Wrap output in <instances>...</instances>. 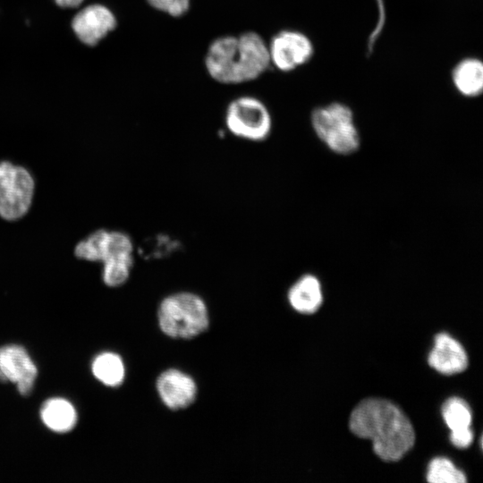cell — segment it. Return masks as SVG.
<instances>
[{"label": "cell", "instance_id": "obj_1", "mask_svg": "<svg viewBox=\"0 0 483 483\" xmlns=\"http://www.w3.org/2000/svg\"><path fill=\"white\" fill-rule=\"evenodd\" d=\"M349 427L355 436L370 439L376 454L386 462L402 459L415 442V432L407 416L384 399L361 401L350 416Z\"/></svg>", "mask_w": 483, "mask_h": 483}, {"label": "cell", "instance_id": "obj_2", "mask_svg": "<svg viewBox=\"0 0 483 483\" xmlns=\"http://www.w3.org/2000/svg\"><path fill=\"white\" fill-rule=\"evenodd\" d=\"M204 64L208 75L223 84L252 81L271 66L267 43L255 31L215 38L207 49Z\"/></svg>", "mask_w": 483, "mask_h": 483}, {"label": "cell", "instance_id": "obj_3", "mask_svg": "<svg viewBox=\"0 0 483 483\" xmlns=\"http://www.w3.org/2000/svg\"><path fill=\"white\" fill-rule=\"evenodd\" d=\"M161 331L171 338L191 339L209 325L207 305L199 295L180 292L162 300L157 310Z\"/></svg>", "mask_w": 483, "mask_h": 483}, {"label": "cell", "instance_id": "obj_4", "mask_svg": "<svg viewBox=\"0 0 483 483\" xmlns=\"http://www.w3.org/2000/svg\"><path fill=\"white\" fill-rule=\"evenodd\" d=\"M311 125L318 139L333 152L340 155L354 153L360 144L352 109L335 102L315 108Z\"/></svg>", "mask_w": 483, "mask_h": 483}, {"label": "cell", "instance_id": "obj_5", "mask_svg": "<svg viewBox=\"0 0 483 483\" xmlns=\"http://www.w3.org/2000/svg\"><path fill=\"white\" fill-rule=\"evenodd\" d=\"M36 181L25 166L10 160H0V218L17 222L31 210Z\"/></svg>", "mask_w": 483, "mask_h": 483}, {"label": "cell", "instance_id": "obj_6", "mask_svg": "<svg viewBox=\"0 0 483 483\" xmlns=\"http://www.w3.org/2000/svg\"><path fill=\"white\" fill-rule=\"evenodd\" d=\"M227 131L233 136L253 142L267 140L272 131V117L267 106L252 96H241L227 106L225 115Z\"/></svg>", "mask_w": 483, "mask_h": 483}, {"label": "cell", "instance_id": "obj_7", "mask_svg": "<svg viewBox=\"0 0 483 483\" xmlns=\"http://www.w3.org/2000/svg\"><path fill=\"white\" fill-rule=\"evenodd\" d=\"M133 242L125 232L99 228L76 242L73 254L77 259L102 265L134 260Z\"/></svg>", "mask_w": 483, "mask_h": 483}, {"label": "cell", "instance_id": "obj_8", "mask_svg": "<svg viewBox=\"0 0 483 483\" xmlns=\"http://www.w3.org/2000/svg\"><path fill=\"white\" fill-rule=\"evenodd\" d=\"M267 47L270 64L284 72L304 65L314 54L309 38L293 30H283L275 34Z\"/></svg>", "mask_w": 483, "mask_h": 483}, {"label": "cell", "instance_id": "obj_9", "mask_svg": "<svg viewBox=\"0 0 483 483\" xmlns=\"http://www.w3.org/2000/svg\"><path fill=\"white\" fill-rule=\"evenodd\" d=\"M38 368L28 351L21 345L0 346V381L15 385L18 393L29 396L38 377Z\"/></svg>", "mask_w": 483, "mask_h": 483}, {"label": "cell", "instance_id": "obj_10", "mask_svg": "<svg viewBox=\"0 0 483 483\" xmlns=\"http://www.w3.org/2000/svg\"><path fill=\"white\" fill-rule=\"evenodd\" d=\"M117 27L113 11L102 4H88L72 18L71 28L76 38L87 47H95Z\"/></svg>", "mask_w": 483, "mask_h": 483}, {"label": "cell", "instance_id": "obj_11", "mask_svg": "<svg viewBox=\"0 0 483 483\" xmlns=\"http://www.w3.org/2000/svg\"><path fill=\"white\" fill-rule=\"evenodd\" d=\"M156 386L163 403L173 411L189 407L197 396L195 381L187 374L174 369L161 373Z\"/></svg>", "mask_w": 483, "mask_h": 483}, {"label": "cell", "instance_id": "obj_12", "mask_svg": "<svg viewBox=\"0 0 483 483\" xmlns=\"http://www.w3.org/2000/svg\"><path fill=\"white\" fill-rule=\"evenodd\" d=\"M428 362L438 372L453 375L467 369L468 356L457 340L448 334L440 333L435 337V346L429 352Z\"/></svg>", "mask_w": 483, "mask_h": 483}, {"label": "cell", "instance_id": "obj_13", "mask_svg": "<svg viewBox=\"0 0 483 483\" xmlns=\"http://www.w3.org/2000/svg\"><path fill=\"white\" fill-rule=\"evenodd\" d=\"M443 418L451 429L450 439L458 448L468 447L473 440V433L470 428L471 411L469 404L459 397L447 399L442 406Z\"/></svg>", "mask_w": 483, "mask_h": 483}, {"label": "cell", "instance_id": "obj_14", "mask_svg": "<svg viewBox=\"0 0 483 483\" xmlns=\"http://www.w3.org/2000/svg\"><path fill=\"white\" fill-rule=\"evenodd\" d=\"M42 423L55 433L72 431L78 421L74 405L66 398L55 396L47 399L39 409Z\"/></svg>", "mask_w": 483, "mask_h": 483}, {"label": "cell", "instance_id": "obj_15", "mask_svg": "<svg viewBox=\"0 0 483 483\" xmlns=\"http://www.w3.org/2000/svg\"><path fill=\"white\" fill-rule=\"evenodd\" d=\"M290 305L302 314L316 312L322 304L323 295L319 280L313 275L301 276L289 289Z\"/></svg>", "mask_w": 483, "mask_h": 483}, {"label": "cell", "instance_id": "obj_16", "mask_svg": "<svg viewBox=\"0 0 483 483\" xmlns=\"http://www.w3.org/2000/svg\"><path fill=\"white\" fill-rule=\"evenodd\" d=\"M452 80L461 95L479 96L483 91V63L476 57L461 60L453 69Z\"/></svg>", "mask_w": 483, "mask_h": 483}, {"label": "cell", "instance_id": "obj_17", "mask_svg": "<svg viewBox=\"0 0 483 483\" xmlns=\"http://www.w3.org/2000/svg\"><path fill=\"white\" fill-rule=\"evenodd\" d=\"M91 371L96 379L109 387L119 386L125 377L122 358L111 352L97 354L92 360Z\"/></svg>", "mask_w": 483, "mask_h": 483}, {"label": "cell", "instance_id": "obj_18", "mask_svg": "<svg viewBox=\"0 0 483 483\" xmlns=\"http://www.w3.org/2000/svg\"><path fill=\"white\" fill-rule=\"evenodd\" d=\"M427 479L432 483H465L466 477L453 463L444 457L433 459L428 467Z\"/></svg>", "mask_w": 483, "mask_h": 483}, {"label": "cell", "instance_id": "obj_19", "mask_svg": "<svg viewBox=\"0 0 483 483\" xmlns=\"http://www.w3.org/2000/svg\"><path fill=\"white\" fill-rule=\"evenodd\" d=\"M133 262L134 260H123L102 265L103 283L112 288L124 284L131 275Z\"/></svg>", "mask_w": 483, "mask_h": 483}, {"label": "cell", "instance_id": "obj_20", "mask_svg": "<svg viewBox=\"0 0 483 483\" xmlns=\"http://www.w3.org/2000/svg\"><path fill=\"white\" fill-rule=\"evenodd\" d=\"M155 10L171 17L179 18L190 10L191 0H147Z\"/></svg>", "mask_w": 483, "mask_h": 483}, {"label": "cell", "instance_id": "obj_21", "mask_svg": "<svg viewBox=\"0 0 483 483\" xmlns=\"http://www.w3.org/2000/svg\"><path fill=\"white\" fill-rule=\"evenodd\" d=\"M55 4L60 8H77L82 4L84 0H54Z\"/></svg>", "mask_w": 483, "mask_h": 483}]
</instances>
